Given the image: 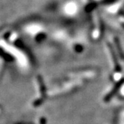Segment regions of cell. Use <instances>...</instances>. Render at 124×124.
<instances>
[{"mask_svg": "<svg viewBox=\"0 0 124 124\" xmlns=\"http://www.w3.org/2000/svg\"><path fill=\"white\" fill-rule=\"evenodd\" d=\"M121 26H122V27L124 28V23H121Z\"/></svg>", "mask_w": 124, "mask_h": 124, "instance_id": "2", "label": "cell"}, {"mask_svg": "<svg viewBox=\"0 0 124 124\" xmlns=\"http://www.w3.org/2000/svg\"><path fill=\"white\" fill-rule=\"evenodd\" d=\"M115 44L116 48L117 49V52L119 54L120 57L122 58V59H124V53L122 50V48H121V44H120L119 39L117 37H115Z\"/></svg>", "mask_w": 124, "mask_h": 124, "instance_id": "1", "label": "cell"}]
</instances>
